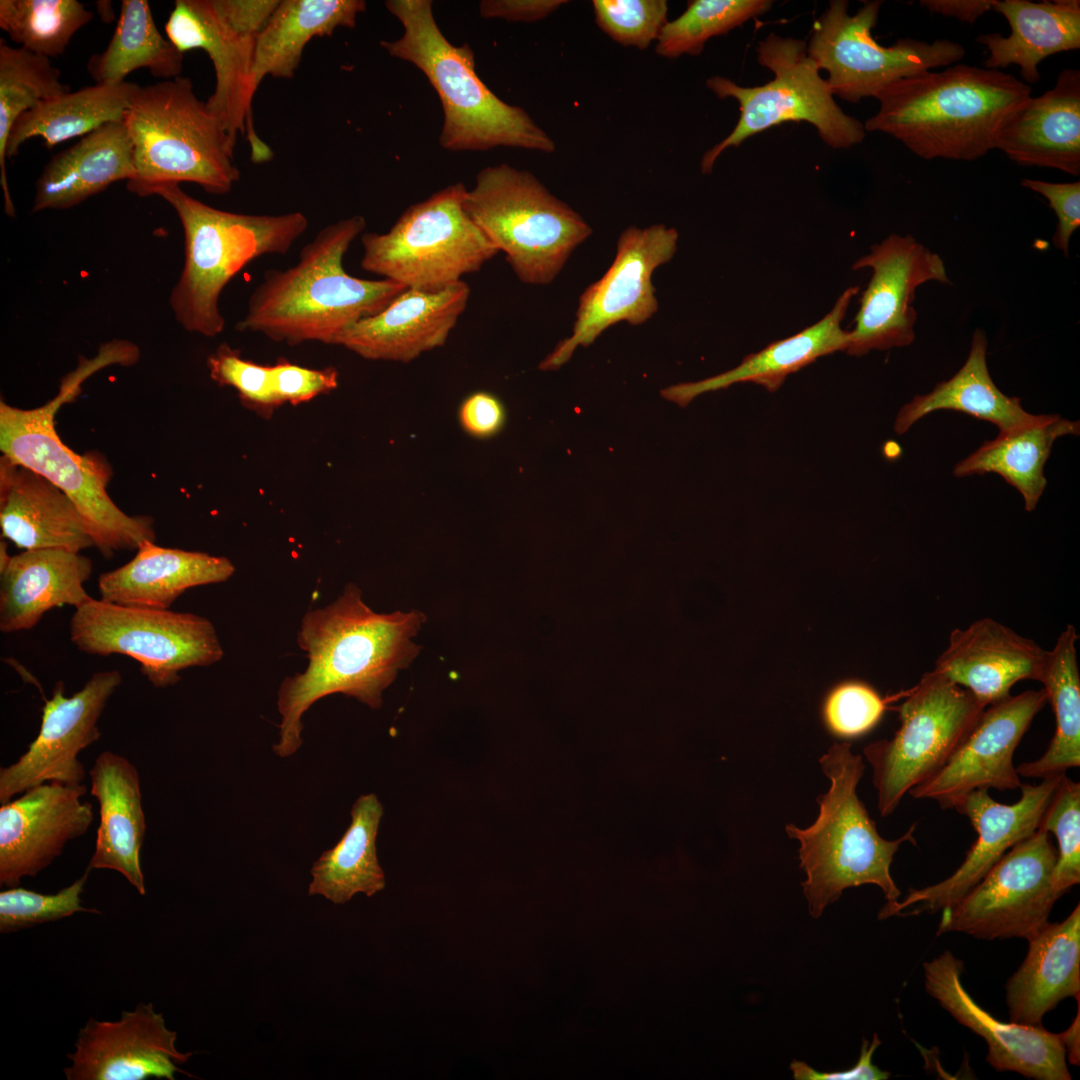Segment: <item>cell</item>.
Instances as JSON below:
<instances>
[{
	"instance_id": "obj_1",
	"label": "cell",
	"mask_w": 1080,
	"mask_h": 1080,
	"mask_svg": "<svg viewBox=\"0 0 1080 1080\" xmlns=\"http://www.w3.org/2000/svg\"><path fill=\"white\" fill-rule=\"evenodd\" d=\"M426 617L418 610L377 613L353 583L325 607L309 610L297 635L308 659L306 669L287 676L277 692L281 715L279 757L302 745V717L319 699L334 693L353 697L372 709L383 692L409 666L420 646L413 641Z\"/></svg>"
},
{
	"instance_id": "obj_2",
	"label": "cell",
	"mask_w": 1080,
	"mask_h": 1080,
	"mask_svg": "<svg viewBox=\"0 0 1080 1080\" xmlns=\"http://www.w3.org/2000/svg\"><path fill=\"white\" fill-rule=\"evenodd\" d=\"M365 227L361 215L331 223L303 246L293 266L267 270L236 328L288 345H337L347 329L382 311L407 288L388 279L357 278L343 266Z\"/></svg>"
},
{
	"instance_id": "obj_3",
	"label": "cell",
	"mask_w": 1080,
	"mask_h": 1080,
	"mask_svg": "<svg viewBox=\"0 0 1080 1080\" xmlns=\"http://www.w3.org/2000/svg\"><path fill=\"white\" fill-rule=\"evenodd\" d=\"M1031 97L1030 85L1012 74L953 64L884 88L864 128L894 137L925 160L972 161L996 149L1003 127Z\"/></svg>"
},
{
	"instance_id": "obj_4",
	"label": "cell",
	"mask_w": 1080,
	"mask_h": 1080,
	"mask_svg": "<svg viewBox=\"0 0 1080 1080\" xmlns=\"http://www.w3.org/2000/svg\"><path fill=\"white\" fill-rule=\"evenodd\" d=\"M385 6L402 25L401 37L381 41L387 53L417 67L442 104L441 147L485 151L497 147L551 153L552 138L519 106L500 99L481 80L475 55L464 43L452 44L437 25L430 0H388Z\"/></svg>"
},
{
	"instance_id": "obj_5",
	"label": "cell",
	"mask_w": 1080,
	"mask_h": 1080,
	"mask_svg": "<svg viewBox=\"0 0 1080 1080\" xmlns=\"http://www.w3.org/2000/svg\"><path fill=\"white\" fill-rule=\"evenodd\" d=\"M152 195L173 207L184 231V266L171 291L170 307L186 331L206 337L224 330L219 299L231 279L261 256L286 254L309 224L298 211L258 215L220 210L176 183L159 185Z\"/></svg>"
},
{
	"instance_id": "obj_6",
	"label": "cell",
	"mask_w": 1080,
	"mask_h": 1080,
	"mask_svg": "<svg viewBox=\"0 0 1080 1080\" xmlns=\"http://www.w3.org/2000/svg\"><path fill=\"white\" fill-rule=\"evenodd\" d=\"M819 762L831 786L817 798V819L805 829L785 827L788 836L800 843V867L807 876L802 888L810 915L819 918L845 889L865 884L877 885L886 904L898 901L901 892L890 867L902 843L915 844V825L895 840L879 835L856 793L865 766L849 743H834Z\"/></svg>"
},
{
	"instance_id": "obj_7",
	"label": "cell",
	"mask_w": 1080,
	"mask_h": 1080,
	"mask_svg": "<svg viewBox=\"0 0 1080 1080\" xmlns=\"http://www.w3.org/2000/svg\"><path fill=\"white\" fill-rule=\"evenodd\" d=\"M105 366L100 355L84 359L62 380L59 393L43 406L20 409L1 401L0 450L10 461L61 489L80 512L94 546L109 559L115 552L137 550L142 542L155 541L153 519L122 511L107 492L112 476L108 461L94 452L75 453L57 434L54 421L60 407L77 396L80 384Z\"/></svg>"
},
{
	"instance_id": "obj_8",
	"label": "cell",
	"mask_w": 1080,
	"mask_h": 1080,
	"mask_svg": "<svg viewBox=\"0 0 1080 1080\" xmlns=\"http://www.w3.org/2000/svg\"><path fill=\"white\" fill-rule=\"evenodd\" d=\"M123 124L135 169L127 189L140 197L182 182L224 195L240 179L233 161L236 142L197 97L189 77L141 86Z\"/></svg>"
},
{
	"instance_id": "obj_9",
	"label": "cell",
	"mask_w": 1080,
	"mask_h": 1080,
	"mask_svg": "<svg viewBox=\"0 0 1080 1080\" xmlns=\"http://www.w3.org/2000/svg\"><path fill=\"white\" fill-rule=\"evenodd\" d=\"M463 207L520 281L548 285L592 228L532 173L507 163L480 170Z\"/></svg>"
},
{
	"instance_id": "obj_10",
	"label": "cell",
	"mask_w": 1080,
	"mask_h": 1080,
	"mask_svg": "<svg viewBox=\"0 0 1080 1080\" xmlns=\"http://www.w3.org/2000/svg\"><path fill=\"white\" fill-rule=\"evenodd\" d=\"M756 51L758 63L773 72L771 81L743 87L719 75L706 80V86L719 99L737 101L740 116L729 135L703 154V174L712 172L726 149L739 147L748 138L786 122L813 125L820 138L834 149H848L864 140V124L844 113L836 103L826 79L808 56L804 40L770 33L758 43Z\"/></svg>"
},
{
	"instance_id": "obj_11",
	"label": "cell",
	"mask_w": 1080,
	"mask_h": 1080,
	"mask_svg": "<svg viewBox=\"0 0 1080 1080\" xmlns=\"http://www.w3.org/2000/svg\"><path fill=\"white\" fill-rule=\"evenodd\" d=\"M466 190L451 184L410 205L387 232L363 234L362 269L420 291L479 271L499 252L466 213Z\"/></svg>"
},
{
	"instance_id": "obj_12",
	"label": "cell",
	"mask_w": 1080,
	"mask_h": 1080,
	"mask_svg": "<svg viewBox=\"0 0 1080 1080\" xmlns=\"http://www.w3.org/2000/svg\"><path fill=\"white\" fill-rule=\"evenodd\" d=\"M280 0H176L165 24L167 38L184 54L204 50L213 65L215 88L209 112L236 142L244 136L255 163L273 152L257 135L253 68L257 38Z\"/></svg>"
},
{
	"instance_id": "obj_13",
	"label": "cell",
	"mask_w": 1080,
	"mask_h": 1080,
	"mask_svg": "<svg viewBox=\"0 0 1080 1080\" xmlns=\"http://www.w3.org/2000/svg\"><path fill=\"white\" fill-rule=\"evenodd\" d=\"M984 709L944 674L933 669L922 675L898 708L900 727L894 736L864 748L882 817L892 814L906 793L944 766Z\"/></svg>"
},
{
	"instance_id": "obj_14",
	"label": "cell",
	"mask_w": 1080,
	"mask_h": 1080,
	"mask_svg": "<svg viewBox=\"0 0 1080 1080\" xmlns=\"http://www.w3.org/2000/svg\"><path fill=\"white\" fill-rule=\"evenodd\" d=\"M69 638L89 655L135 659L155 688L172 686L182 670L210 666L224 655L216 629L206 617L94 598L75 609Z\"/></svg>"
},
{
	"instance_id": "obj_15",
	"label": "cell",
	"mask_w": 1080,
	"mask_h": 1080,
	"mask_svg": "<svg viewBox=\"0 0 1080 1080\" xmlns=\"http://www.w3.org/2000/svg\"><path fill=\"white\" fill-rule=\"evenodd\" d=\"M882 1H865L854 14L849 3L832 0L815 21L807 54L826 81L833 96L857 103L876 97L894 82L932 68L948 67L965 56L964 47L950 40L933 42L901 38L892 46L879 44L871 31L876 26Z\"/></svg>"
},
{
	"instance_id": "obj_16",
	"label": "cell",
	"mask_w": 1080,
	"mask_h": 1080,
	"mask_svg": "<svg viewBox=\"0 0 1080 1080\" xmlns=\"http://www.w3.org/2000/svg\"><path fill=\"white\" fill-rule=\"evenodd\" d=\"M1057 849L1037 829L1009 849L955 904L941 910L937 935L964 933L982 940L1034 936L1060 898L1052 888Z\"/></svg>"
},
{
	"instance_id": "obj_17",
	"label": "cell",
	"mask_w": 1080,
	"mask_h": 1080,
	"mask_svg": "<svg viewBox=\"0 0 1080 1080\" xmlns=\"http://www.w3.org/2000/svg\"><path fill=\"white\" fill-rule=\"evenodd\" d=\"M677 241V230L664 224L623 230L611 266L579 298L571 335L556 345L539 368L559 369L579 346H589L616 323L641 325L650 319L658 310L652 274L672 259Z\"/></svg>"
},
{
	"instance_id": "obj_18",
	"label": "cell",
	"mask_w": 1080,
	"mask_h": 1080,
	"mask_svg": "<svg viewBox=\"0 0 1080 1080\" xmlns=\"http://www.w3.org/2000/svg\"><path fill=\"white\" fill-rule=\"evenodd\" d=\"M1064 775L1042 779L1038 784H1021V798L1011 805L993 800L988 790H974L960 798L953 809L966 816L977 832L963 863L948 878L911 889L904 899L885 904L878 918L934 914L959 901L1009 849L1038 829Z\"/></svg>"
},
{
	"instance_id": "obj_19",
	"label": "cell",
	"mask_w": 1080,
	"mask_h": 1080,
	"mask_svg": "<svg viewBox=\"0 0 1080 1080\" xmlns=\"http://www.w3.org/2000/svg\"><path fill=\"white\" fill-rule=\"evenodd\" d=\"M872 275L860 298L846 352L863 356L872 350L905 347L915 339L916 289L929 281L950 284L942 258L911 235L891 234L852 265Z\"/></svg>"
},
{
	"instance_id": "obj_20",
	"label": "cell",
	"mask_w": 1080,
	"mask_h": 1080,
	"mask_svg": "<svg viewBox=\"0 0 1080 1080\" xmlns=\"http://www.w3.org/2000/svg\"><path fill=\"white\" fill-rule=\"evenodd\" d=\"M122 681L119 670L98 671L69 697L64 683H56L52 697L44 698L37 737L16 762L0 769L1 804L46 782H83L78 754L100 739L98 720Z\"/></svg>"
},
{
	"instance_id": "obj_21",
	"label": "cell",
	"mask_w": 1080,
	"mask_h": 1080,
	"mask_svg": "<svg viewBox=\"0 0 1080 1080\" xmlns=\"http://www.w3.org/2000/svg\"><path fill=\"white\" fill-rule=\"evenodd\" d=\"M1046 691L1027 690L987 706L978 722L944 766L908 793L931 799L943 809L974 790H1014L1021 786L1013 764L1015 749L1037 713Z\"/></svg>"
},
{
	"instance_id": "obj_22",
	"label": "cell",
	"mask_w": 1080,
	"mask_h": 1080,
	"mask_svg": "<svg viewBox=\"0 0 1080 1080\" xmlns=\"http://www.w3.org/2000/svg\"><path fill=\"white\" fill-rule=\"evenodd\" d=\"M963 971V962L945 950L923 963L925 989L957 1022L985 1040L989 1065L1036 1080H1070L1061 1035L995 1018L966 991Z\"/></svg>"
},
{
	"instance_id": "obj_23",
	"label": "cell",
	"mask_w": 1080,
	"mask_h": 1080,
	"mask_svg": "<svg viewBox=\"0 0 1080 1080\" xmlns=\"http://www.w3.org/2000/svg\"><path fill=\"white\" fill-rule=\"evenodd\" d=\"M84 784L46 782L0 808V885L19 886L48 867L89 829L93 808Z\"/></svg>"
},
{
	"instance_id": "obj_24",
	"label": "cell",
	"mask_w": 1080,
	"mask_h": 1080,
	"mask_svg": "<svg viewBox=\"0 0 1080 1080\" xmlns=\"http://www.w3.org/2000/svg\"><path fill=\"white\" fill-rule=\"evenodd\" d=\"M176 1038L152 1003H139L116 1021L90 1018L63 1071L68 1080H174L178 1065L193 1054L178 1051Z\"/></svg>"
},
{
	"instance_id": "obj_25",
	"label": "cell",
	"mask_w": 1080,
	"mask_h": 1080,
	"mask_svg": "<svg viewBox=\"0 0 1080 1080\" xmlns=\"http://www.w3.org/2000/svg\"><path fill=\"white\" fill-rule=\"evenodd\" d=\"M470 295L463 280L437 291L406 289L347 329L337 345L369 360L409 362L446 343Z\"/></svg>"
},
{
	"instance_id": "obj_26",
	"label": "cell",
	"mask_w": 1080,
	"mask_h": 1080,
	"mask_svg": "<svg viewBox=\"0 0 1080 1080\" xmlns=\"http://www.w3.org/2000/svg\"><path fill=\"white\" fill-rule=\"evenodd\" d=\"M1048 657L1034 640L989 617L955 628L934 670L967 689L986 708L1022 680L1038 681Z\"/></svg>"
},
{
	"instance_id": "obj_27",
	"label": "cell",
	"mask_w": 1080,
	"mask_h": 1080,
	"mask_svg": "<svg viewBox=\"0 0 1080 1080\" xmlns=\"http://www.w3.org/2000/svg\"><path fill=\"white\" fill-rule=\"evenodd\" d=\"M2 536L24 550L59 548L80 553L94 546L73 501L45 477L0 458Z\"/></svg>"
},
{
	"instance_id": "obj_28",
	"label": "cell",
	"mask_w": 1080,
	"mask_h": 1080,
	"mask_svg": "<svg viewBox=\"0 0 1080 1080\" xmlns=\"http://www.w3.org/2000/svg\"><path fill=\"white\" fill-rule=\"evenodd\" d=\"M996 149L1022 166L1080 174V70L1064 68L1054 87L1031 97L1000 132Z\"/></svg>"
},
{
	"instance_id": "obj_29",
	"label": "cell",
	"mask_w": 1080,
	"mask_h": 1080,
	"mask_svg": "<svg viewBox=\"0 0 1080 1080\" xmlns=\"http://www.w3.org/2000/svg\"><path fill=\"white\" fill-rule=\"evenodd\" d=\"M93 562L80 553L59 549L25 550L11 557L0 573V631L30 630L49 610L76 608L92 599L84 588Z\"/></svg>"
},
{
	"instance_id": "obj_30",
	"label": "cell",
	"mask_w": 1080,
	"mask_h": 1080,
	"mask_svg": "<svg viewBox=\"0 0 1080 1080\" xmlns=\"http://www.w3.org/2000/svg\"><path fill=\"white\" fill-rule=\"evenodd\" d=\"M89 776L91 795L99 804L100 822L87 868L117 871L145 895L140 854L146 821L138 770L126 757L103 751Z\"/></svg>"
},
{
	"instance_id": "obj_31",
	"label": "cell",
	"mask_w": 1080,
	"mask_h": 1080,
	"mask_svg": "<svg viewBox=\"0 0 1080 1080\" xmlns=\"http://www.w3.org/2000/svg\"><path fill=\"white\" fill-rule=\"evenodd\" d=\"M234 571L226 557L146 540L128 563L99 575L98 591L107 603L167 610L187 589L225 582Z\"/></svg>"
},
{
	"instance_id": "obj_32",
	"label": "cell",
	"mask_w": 1080,
	"mask_h": 1080,
	"mask_svg": "<svg viewBox=\"0 0 1080 1080\" xmlns=\"http://www.w3.org/2000/svg\"><path fill=\"white\" fill-rule=\"evenodd\" d=\"M859 290L858 286L848 287L836 300L831 311L820 321L795 335L772 342L762 350L745 356L742 362L731 370L700 381L669 386L661 391L662 397L685 407L703 393L724 389L736 383L751 382L763 386L769 392L778 390L788 375L820 357L846 350L849 331L842 329L841 322L852 298Z\"/></svg>"
},
{
	"instance_id": "obj_33",
	"label": "cell",
	"mask_w": 1080,
	"mask_h": 1080,
	"mask_svg": "<svg viewBox=\"0 0 1080 1080\" xmlns=\"http://www.w3.org/2000/svg\"><path fill=\"white\" fill-rule=\"evenodd\" d=\"M1028 941L1026 957L1005 985L1010 1021L1042 1026L1045 1014L1080 996V906L1063 921L1047 922Z\"/></svg>"
},
{
	"instance_id": "obj_34",
	"label": "cell",
	"mask_w": 1080,
	"mask_h": 1080,
	"mask_svg": "<svg viewBox=\"0 0 1080 1080\" xmlns=\"http://www.w3.org/2000/svg\"><path fill=\"white\" fill-rule=\"evenodd\" d=\"M132 144L123 122H109L54 155L35 183L32 212L79 205L111 184L134 177Z\"/></svg>"
},
{
	"instance_id": "obj_35",
	"label": "cell",
	"mask_w": 1080,
	"mask_h": 1080,
	"mask_svg": "<svg viewBox=\"0 0 1080 1080\" xmlns=\"http://www.w3.org/2000/svg\"><path fill=\"white\" fill-rule=\"evenodd\" d=\"M992 11L1003 15L1010 34H980L976 41L987 47L984 66L999 70L1020 67L1026 84L1040 80L1039 64L1053 54L1080 48V2L1057 0H996Z\"/></svg>"
},
{
	"instance_id": "obj_36",
	"label": "cell",
	"mask_w": 1080,
	"mask_h": 1080,
	"mask_svg": "<svg viewBox=\"0 0 1080 1080\" xmlns=\"http://www.w3.org/2000/svg\"><path fill=\"white\" fill-rule=\"evenodd\" d=\"M988 339L976 328L968 357L950 379L939 382L932 391L915 396L904 405L895 420L894 430L901 435L924 416L937 410H954L988 421L999 433L1010 432L1040 421L1044 415L1025 411L1018 397H1009L993 382L987 365Z\"/></svg>"
},
{
	"instance_id": "obj_37",
	"label": "cell",
	"mask_w": 1080,
	"mask_h": 1080,
	"mask_svg": "<svg viewBox=\"0 0 1080 1080\" xmlns=\"http://www.w3.org/2000/svg\"><path fill=\"white\" fill-rule=\"evenodd\" d=\"M366 7L364 0H280L257 38L256 87L269 75L293 78L310 40L331 36L339 27L354 28Z\"/></svg>"
},
{
	"instance_id": "obj_38",
	"label": "cell",
	"mask_w": 1080,
	"mask_h": 1080,
	"mask_svg": "<svg viewBox=\"0 0 1080 1080\" xmlns=\"http://www.w3.org/2000/svg\"><path fill=\"white\" fill-rule=\"evenodd\" d=\"M140 87L138 83L128 81L96 83L39 103L23 113L13 125L7 143V158L15 157L20 147L34 137H40L50 150L106 123L123 122Z\"/></svg>"
},
{
	"instance_id": "obj_39",
	"label": "cell",
	"mask_w": 1080,
	"mask_h": 1080,
	"mask_svg": "<svg viewBox=\"0 0 1080 1080\" xmlns=\"http://www.w3.org/2000/svg\"><path fill=\"white\" fill-rule=\"evenodd\" d=\"M1080 424L1059 415H1044L1031 425L999 433L985 441L975 452L956 464V477L996 473L1016 488L1024 499L1025 510L1033 511L1042 496L1047 480L1044 466L1055 440L1065 435H1079Z\"/></svg>"
},
{
	"instance_id": "obj_40",
	"label": "cell",
	"mask_w": 1080,
	"mask_h": 1080,
	"mask_svg": "<svg viewBox=\"0 0 1080 1080\" xmlns=\"http://www.w3.org/2000/svg\"><path fill=\"white\" fill-rule=\"evenodd\" d=\"M383 807L375 794L361 795L351 809V823L342 838L314 862L309 895H322L335 904L355 894L370 897L385 887L378 862L376 837Z\"/></svg>"
},
{
	"instance_id": "obj_41",
	"label": "cell",
	"mask_w": 1080,
	"mask_h": 1080,
	"mask_svg": "<svg viewBox=\"0 0 1080 1080\" xmlns=\"http://www.w3.org/2000/svg\"><path fill=\"white\" fill-rule=\"evenodd\" d=\"M1078 634L1073 625L1060 633L1048 651L1038 680L1055 714L1056 731L1045 753L1016 767L1021 777L1049 778L1066 774L1080 765V675L1077 662Z\"/></svg>"
},
{
	"instance_id": "obj_42",
	"label": "cell",
	"mask_w": 1080,
	"mask_h": 1080,
	"mask_svg": "<svg viewBox=\"0 0 1080 1080\" xmlns=\"http://www.w3.org/2000/svg\"><path fill=\"white\" fill-rule=\"evenodd\" d=\"M183 53L154 23L149 2L123 0L114 33L105 50L93 54L87 71L96 83L117 84L146 68L165 80L181 76Z\"/></svg>"
},
{
	"instance_id": "obj_43",
	"label": "cell",
	"mask_w": 1080,
	"mask_h": 1080,
	"mask_svg": "<svg viewBox=\"0 0 1080 1080\" xmlns=\"http://www.w3.org/2000/svg\"><path fill=\"white\" fill-rule=\"evenodd\" d=\"M68 91L69 87L61 82L59 69L48 57L0 41V184L4 210L10 217L15 216L6 172L11 129L23 113Z\"/></svg>"
},
{
	"instance_id": "obj_44",
	"label": "cell",
	"mask_w": 1080,
	"mask_h": 1080,
	"mask_svg": "<svg viewBox=\"0 0 1080 1080\" xmlns=\"http://www.w3.org/2000/svg\"><path fill=\"white\" fill-rule=\"evenodd\" d=\"M93 19L77 0H1L0 28L37 55L63 54L75 33Z\"/></svg>"
},
{
	"instance_id": "obj_45",
	"label": "cell",
	"mask_w": 1080,
	"mask_h": 1080,
	"mask_svg": "<svg viewBox=\"0 0 1080 1080\" xmlns=\"http://www.w3.org/2000/svg\"><path fill=\"white\" fill-rule=\"evenodd\" d=\"M769 0H692L686 10L663 27L655 51L664 58L699 55L706 42L725 35L768 12Z\"/></svg>"
},
{
	"instance_id": "obj_46",
	"label": "cell",
	"mask_w": 1080,
	"mask_h": 1080,
	"mask_svg": "<svg viewBox=\"0 0 1080 1080\" xmlns=\"http://www.w3.org/2000/svg\"><path fill=\"white\" fill-rule=\"evenodd\" d=\"M1055 835L1057 859L1053 891L1061 897L1080 882V784L1065 774L1056 787L1038 826Z\"/></svg>"
},
{
	"instance_id": "obj_47",
	"label": "cell",
	"mask_w": 1080,
	"mask_h": 1080,
	"mask_svg": "<svg viewBox=\"0 0 1080 1080\" xmlns=\"http://www.w3.org/2000/svg\"><path fill=\"white\" fill-rule=\"evenodd\" d=\"M90 869L55 894H42L19 886L0 892V931L16 932L38 924L69 917L76 912H96L81 905Z\"/></svg>"
},
{
	"instance_id": "obj_48",
	"label": "cell",
	"mask_w": 1080,
	"mask_h": 1080,
	"mask_svg": "<svg viewBox=\"0 0 1080 1080\" xmlns=\"http://www.w3.org/2000/svg\"><path fill=\"white\" fill-rule=\"evenodd\" d=\"M598 27L615 42L647 49L668 22L665 0H593Z\"/></svg>"
},
{
	"instance_id": "obj_49",
	"label": "cell",
	"mask_w": 1080,
	"mask_h": 1080,
	"mask_svg": "<svg viewBox=\"0 0 1080 1080\" xmlns=\"http://www.w3.org/2000/svg\"><path fill=\"white\" fill-rule=\"evenodd\" d=\"M885 700L870 685L856 680L834 686L826 695L822 716L835 736L854 738L873 729L882 718Z\"/></svg>"
},
{
	"instance_id": "obj_50",
	"label": "cell",
	"mask_w": 1080,
	"mask_h": 1080,
	"mask_svg": "<svg viewBox=\"0 0 1080 1080\" xmlns=\"http://www.w3.org/2000/svg\"><path fill=\"white\" fill-rule=\"evenodd\" d=\"M210 377L221 386L233 387L241 400L261 413H270L279 406L275 397L271 366L243 359L238 350L221 344L209 355Z\"/></svg>"
},
{
	"instance_id": "obj_51",
	"label": "cell",
	"mask_w": 1080,
	"mask_h": 1080,
	"mask_svg": "<svg viewBox=\"0 0 1080 1080\" xmlns=\"http://www.w3.org/2000/svg\"><path fill=\"white\" fill-rule=\"evenodd\" d=\"M272 384L278 404H298L334 390L338 373L333 367L311 369L284 359L271 366Z\"/></svg>"
},
{
	"instance_id": "obj_52",
	"label": "cell",
	"mask_w": 1080,
	"mask_h": 1080,
	"mask_svg": "<svg viewBox=\"0 0 1080 1080\" xmlns=\"http://www.w3.org/2000/svg\"><path fill=\"white\" fill-rule=\"evenodd\" d=\"M1021 185L1048 200L1058 219L1053 244L1067 256L1071 236L1080 226V182L1053 183L1023 179Z\"/></svg>"
},
{
	"instance_id": "obj_53",
	"label": "cell",
	"mask_w": 1080,
	"mask_h": 1080,
	"mask_svg": "<svg viewBox=\"0 0 1080 1080\" xmlns=\"http://www.w3.org/2000/svg\"><path fill=\"white\" fill-rule=\"evenodd\" d=\"M458 418L466 433L482 439L496 435L503 428L506 412L497 396L487 391H476L462 401Z\"/></svg>"
},
{
	"instance_id": "obj_54",
	"label": "cell",
	"mask_w": 1080,
	"mask_h": 1080,
	"mask_svg": "<svg viewBox=\"0 0 1080 1080\" xmlns=\"http://www.w3.org/2000/svg\"><path fill=\"white\" fill-rule=\"evenodd\" d=\"M881 1044L877 1034L871 1042L863 1039L861 1053L857 1063L846 1071L820 1072L803 1061L793 1060L790 1070L796 1080H883L890 1074L872 1063V1056Z\"/></svg>"
},
{
	"instance_id": "obj_55",
	"label": "cell",
	"mask_w": 1080,
	"mask_h": 1080,
	"mask_svg": "<svg viewBox=\"0 0 1080 1080\" xmlns=\"http://www.w3.org/2000/svg\"><path fill=\"white\" fill-rule=\"evenodd\" d=\"M567 3L566 0H482L479 14L486 19L530 23L548 17Z\"/></svg>"
},
{
	"instance_id": "obj_56",
	"label": "cell",
	"mask_w": 1080,
	"mask_h": 1080,
	"mask_svg": "<svg viewBox=\"0 0 1080 1080\" xmlns=\"http://www.w3.org/2000/svg\"><path fill=\"white\" fill-rule=\"evenodd\" d=\"M995 2L996 0H922L920 5L931 13L973 24L980 16L992 10Z\"/></svg>"
},
{
	"instance_id": "obj_57",
	"label": "cell",
	"mask_w": 1080,
	"mask_h": 1080,
	"mask_svg": "<svg viewBox=\"0 0 1080 1080\" xmlns=\"http://www.w3.org/2000/svg\"><path fill=\"white\" fill-rule=\"evenodd\" d=\"M1079 1005L1076 1018L1070 1027L1064 1032L1060 1033L1065 1050L1066 1058L1073 1065H1079L1080 1061V1025H1079Z\"/></svg>"
},
{
	"instance_id": "obj_58",
	"label": "cell",
	"mask_w": 1080,
	"mask_h": 1080,
	"mask_svg": "<svg viewBox=\"0 0 1080 1080\" xmlns=\"http://www.w3.org/2000/svg\"><path fill=\"white\" fill-rule=\"evenodd\" d=\"M96 9L103 22L110 23L115 19V13L110 1H97Z\"/></svg>"
},
{
	"instance_id": "obj_59",
	"label": "cell",
	"mask_w": 1080,
	"mask_h": 1080,
	"mask_svg": "<svg viewBox=\"0 0 1080 1080\" xmlns=\"http://www.w3.org/2000/svg\"><path fill=\"white\" fill-rule=\"evenodd\" d=\"M11 557L12 556H10L8 554L7 543L4 542V541H1L0 542V573L3 572L7 568L8 564H9V562L11 560Z\"/></svg>"
}]
</instances>
